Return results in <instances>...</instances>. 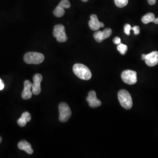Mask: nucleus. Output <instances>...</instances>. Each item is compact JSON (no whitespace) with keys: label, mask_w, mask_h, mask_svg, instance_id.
Here are the masks:
<instances>
[{"label":"nucleus","mask_w":158,"mask_h":158,"mask_svg":"<svg viewBox=\"0 0 158 158\" xmlns=\"http://www.w3.org/2000/svg\"><path fill=\"white\" fill-rule=\"evenodd\" d=\"M74 73L79 78L84 80H89L91 78L92 74L90 70L83 64H75L73 68Z\"/></svg>","instance_id":"f257e3e1"},{"label":"nucleus","mask_w":158,"mask_h":158,"mask_svg":"<svg viewBox=\"0 0 158 158\" xmlns=\"http://www.w3.org/2000/svg\"><path fill=\"white\" fill-rule=\"evenodd\" d=\"M118 98L121 106L126 110L132 107V99L130 93L125 90H121L118 93Z\"/></svg>","instance_id":"f03ea898"},{"label":"nucleus","mask_w":158,"mask_h":158,"mask_svg":"<svg viewBox=\"0 0 158 158\" xmlns=\"http://www.w3.org/2000/svg\"><path fill=\"white\" fill-rule=\"evenodd\" d=\"M45 59V56L43 54L38 52H28L23 57L25 62L27 64H40Z\"/></svg>","instance_id":"7ed1b4c3"},{"label":"nucleus","mask_w":158,"mask_h":158,"mask_svg":"<svg viewBox=\"0 0 158 158\" xmlns=\"http://www.w3.org/2000/svg\"><path fill=\"white\" fill-rule=\"evenodd\" d=\"M59 120L62 123L68 121L72 115L71 110L66 103L62 102L59 106Z\"/></svg>","instance_id":"20e7f679"},{"label":"nucleus","mask_w":158,"mask_h":158,"mask_svg":"<svg viewBox=\"0 0 158 158\" xmlns=\"http://www.w3.org/2000/svg\"><path fill=\"white\" fill-rule=\"evenodd\" d=\"M121 79L127 85H135L137 81V74L133 70H125L121 74Z\"/></svg>","instance_id":"39448f33"},{"label":"nucleus","mask_w":158,"mask_h":158,"mask_svg":"<svg viewBox=\"0 0 158 158\" xmlns=\"http://www.w3.org/2000/svg\"><path fill=\"white\" fill-rule=\"evenodd\" d=\"M53 36L59 42H64L68 40L64 27L62 25H56L54 27Z\"/></svg>","instance_id":"423d86ee"},{"label":"nucleus","mask_w":158,"mask_h":158,"mask_svg":"<svg viewBox=\"0 0 158 158\" xmlns=\"http://www.w3.org/2000/svg\"><path fill=\"white\" fill-rule=\"evenodd\" d=\"M43 77L40 74H36L34 76V83L32 85V91L35 95H38L41 92L40 83Z\"/></svg>","instance_id":"0eeeda50"},{"label":"nucleus","mask_w":158,"mask_h":158,"mask_svg":"<svg viewBox=\"0 0 158 158\" xmlns=\"http://www.w3.org/2000/svg\"><path fill=\"white\" fill-rule=\"evenodd\" d=\"M112 34V30L110 28H106L103 31H98L94 34V38L97 42H102L109 38Z\"/></svg>","instance_id":"6e6552de"},{"label":"nucleus","mask_w":158,"mask_h":158,"mask_svg":"<svg viewBox=\"0 0 158 158\" xmlns=\"http://www.w3.org/2000/svg\"><path fill=\"white\" fill-rule=\"evenodd\" d=\"M86 100L91 107H98L102 105V102L97 98L96 93L94 91H91L89 93V96Z\"/></svg>","instance_id":"1a4fd4ad"},{"label":"nucleus","mask_w":158,"mask_h":158,"mask_svg":"<svg viewBox=\"0 0 158 158\" xmlns=\"http://www.w3.org/2000/svg\"><path fill=\"white\" fill-rule=\"evenodd\" d=\"M145 63L149 67H153L158 63V52L154 51L146 55Z\"/></svg>","instance_id":"9d476101"},{"label":"nucleus","mask_w":158,"mask_h":158,"mask_svg":"<svg viewBox=\"0 0 158 158\" xmlns=\"http://www.w3.org/2000/svg\"><path fill=\"white\" fill-rule=\"evenodd\" d=\"M89 25L92 31H98L100 28L104 27V24L98 21V17L95 14L91 15L90 20L89 22Z\"/></svg>","instance_id":"9b49d317"},{"label":"nucleus","mask_w":158,"mask_h":158,"mask_svg":"<svg viewBox=\"0 0 158 158\" xmlns=\"http://www.w3.org/2000/svg\"><path fill=\"white\" fill-rule=\"evenodd\" d=\"M32 83L30 81L26 80L24 82V89L22 93V98L24 100H28L32 96Z\"/></svg>","instance_id":"f8f14e48"},{"label":"nucleus","mask_w":158,"mask_h":158,"mask_svg":"<svg viewBox=\"0 0 158 158\" xmlns=\"http://www.w3.org/2000/svg\"><path fill=\"white\" fill-rule=\"evenodd\" d=\"M18 148L22 151H24L28 154H32L34 150L32 149L31 144L26 141H21L18 144Z\"/></svg>","instance_id":"ddd939ff"},{"label":"nucleus","mask_w":158,"mask_h":158,"mask_svg":"<svg viewBox=\"0 0 158 158\" xmlns=\"http://www.w3.org/2000/svg\"><path fill=\"white\" fill-rule=\"evenodd\" d=\"M31 119V114L28 112H24L22 114V116L20 118L18 119L17 121V123L18 125H19L21 127H25L27 123L29 122Z\"/></svg>","instance_id":"4468645a"},{"label":"nucleus","mask_w":158,"mask_h":158,"mask_svg":"<svg viewBox=\"0 0 158 158\" xmlns=\"http://www.w3.org/2000/svg\"><path fill=\"white\" fill-rule=\"evenodd\" d=\"M155 18V15L153 13H148L142 18V22L145 24H147L153 22Z\"/></svg>","instance_id":"2eb2a0df"},{"label":"nucleus","mask_w":158,"mask_h":158,"mask_svg":"<svg viewBox=\"0 0 158 158\" xmlns=\"http://www.w3.org/2000/svg\"><path fill=\"white\" fill-rule=\"evenodd\" d=\"M64 8L59 5L57 6L53 11V14L56 17H61L64 14Z\"/></svg>","instance_id":"dca6fc26"},{"label":"nucleus","mask_w":158,"mask_h":158,"mask_svg":"<svg viewBox=\"0 0 158 158\" xmlns=\"http://www.w3.org/2000/svg\"><path fill=\"white\" fill-rule=\"evenodd\" d=\"M117 49L121 55H124L125 54L127 53V51L128 50V46L126 45L123 44L121 43L117 46Z\"/></svg>","instance_id":"f3484780"},{"label":"nucleus","mask_w":158,"mask_h":158,"mask_svg":"<svg viewBox=\"0 0 158 158\" xmlns=\"http://www.w3.org/2000/svg\"><path fill=\"white\" fill-rule=\"evenodd\" d=\"M115 4L119 8H123L128 3V0H114Z\"/></svg>","instance_id":"a211bd4d"},{"label":"nucleus","mask_w":158,"mask_h":158,"mask_svg":"<svg viewBox=\"0 0 158 158\" xmlns=\"http://www.w3.org/2000/svg\"><path fill=\"white\" fill-rule=\"evenodd\" d=\"M59 5L62 6L64 8H69L71 6L70 2L69 0H62Z\"/></svg>","instance_id":"6ab92c4d"},{"label":"nucleus","mask_w":158,"mask_h":158,"mask_svg":"<svg viewBox=\"0 0 158 158\" xmlns=\"http://www.w3.org/2000/svg\"><path fill=\"white\" fill-rule=\"evenodd\" d=\"M131 26L130 24H125L124 26V32L125 34H127V35H130V31L131 30Z\"/></svg>","instance_id":"aec40b11"},{"label":"nucleus","mask_w":158,"mask_h":158,"mask_svg":"<svg viewBox=\"0 0 158 158\" xmlns=\"http://www.w3.org/2000/svg\"><path fill=\"white\" fill-rule=\"evenodd\" d=\"M131 29H132L134 31V34L136 35H138V34L140 33V28H139V27L138 26H135V27H132Z\"/></svg>","instance_id":"412c9836"},{"label":"nucleus","mask_w":158,"mask_h":158,"mask_svg":"<svg viewBox=\"0 0 158 158\" xmlns=\"http://www.w3.org/2000/svg\"><path fill=\"white\" fill-rule=\"evenodd\" d=\"M121 40L119 37H115L113 40V42L116 45H119V44H121Z\"/></svg>","instance_id":"4be33fe9"},{"label":"nucleus","mask_w":158,"mask_h":158,"mask_svg":"<svg viewBox=\"0 0 158 158\" xmlns=\"http://www.w3.org/2000/svg\"><path fill=\"white\" fill-rule=\"evenodd\" d=\"M4 88V85L2 80L0 79V90H3Z\"/></svg>","instance_id":"5701e85b"},{"label":"nucleus","mask_w":158,"mask_h":158,"mask_svg":"<svg viewBox=\"0 0 158 158\" xmlns=\"http://www.w3.org/2000/svg\"><path fill=\"white\" fill-rule=\"evenodd\" d=\"M148 2L150 5H154L156 4V0H148Z\"/></svg>","instance_id":"b1692460"},{"label":"nucleus","mask_w":158,"mask_h":158,"mask_svg":"<svg viewBox=\"0 0 158 158\" xmlns=\"http://www.w3.org/2000/svg\"><path fill=\"white\" fill-rule=\"evenodd\" d=\"M153 23H156V24H158V18H155V19L153 20Z\"/></svg>","instance_id":"393cba45"},{"label":"nucleus","mask_w":158,"mask_h":158,"mask_svg":"<svg viewBox=\"0 0 158 158\" xmlns=\"http://www.w3.org/2000/svg\"><path fill=\"white\" fill-rule=\"evenodd\" d=\"M146 55H145V54H143V55H142V60H145Z\"/></svg>","instance_id":"a878e982"},{"label":"nucleus","mask_w":158,"mask_h":158,"mask_svg":"<svg viewBox=\"0 0 158 158\" xmlns=\"http://www.w3.org/2000/svg\"><path fill=\"white\" fill-rule=\"evenodd\" d=\"M1 142H2V138L0 136V143H1Z\"/></svg>","instance_id":"bb28decb"},{"label":"nucleus","mask_w":158,"mask_h":158,"mask_svg":"<svg viewBox=\"0 0 158 158\" xmlns=\"http://www.w3.org/2000/svg\"><path fill=\"white\" fill-rule=\"evenodd\" d=\"M82 1H83V2H87V1H88L89 0H81Z\"/></svg>","instance_id":"cd10ccee"}]
</instances>
